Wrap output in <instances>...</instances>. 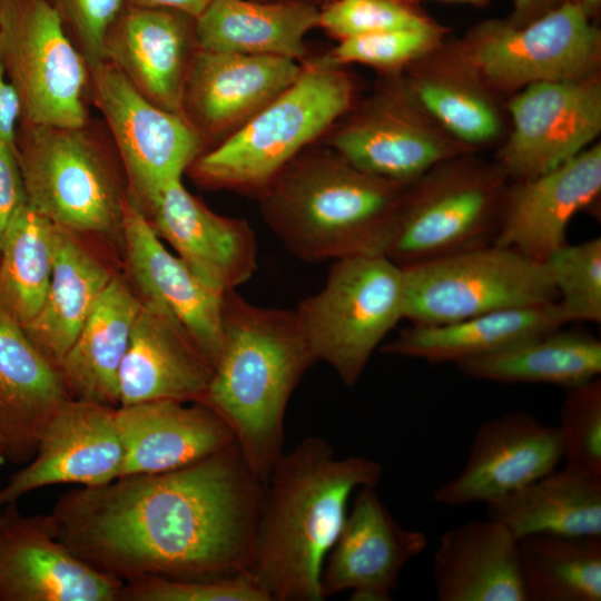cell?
Masks as SVG:
<instances>
[{
	"instance_id": "6da1fadb",
	"label": "cell",
	"mask_w": 601,
	"mask_h": 601,
	"mask_svg": "<svg viewBox=\"0 0 601 601\" xmlns=\"http://www.w3.org/2000/svg\"><path fill=\"white\" fill-rule=\"evenodd\" d=\"M264 489L234 443L177 470L70 491L49 516L70 551L124 583L228 578L252 573Z\"/></svg>"
},
{
	"instance_id": "7a4b0ae2",
	"label": "cell",
	"mask_w": 601,
	"mask_h": 601,
	"mask_svg": "<svg viewBox=\"0 0 601 601\" xmlns=\"http://www.w3.org/2000/svg\"><path fill=\"white\" fill-rule=\"evenodd\" d=\"M383 465L336 457L319 436L284 452L264 489L252 575L270 601H322L321 574L352 493L377 486Z\"/></svg>"
},
{
	"instance_id": "3957f363",
	"label": "cell",
	"mask_w": 601,
	"mask_h": 601,
	"mask_svg": "<svg viewBox=\"0 0 601 601\" xmlns=\"http://www.w3.org/2000/svg\"><path fill=\"white\" fill-rule=\"evenodd\" d=\"M316 363L295 309L224 295L223 342L201 404L230 428L254 475L265 485L284 451L289 398Z\"/></svg>"
},
{
	"instance_id": "277c9868",
	"label": "cell",
	"mask_w": 601,
	"mask_h": 601,
	"mask_svg": "<svg viewBox=\"0 0 601 601\" xmlns=\"http://www.w3.org/2000/svg\"><path fill=\"white\" fill-rule=\"evenodd\" d=\"M365 174L328 148L302 151L258 193L265 223L304 262L387 254L407 187Z\"/></svg>"
},
{
	"instance_id": "5b68a950",
	"label": "cell",
	"mask_w": 601,
	"mask_h": 601,
	"mask_svg": "<svg viewBox=\"0 0 601 601\" xmlns=\"http://www.w3.org/2000/svg\"><path fill=\"white\" fill-rule=\"evenodd\" d=\"M16 154L27 203L76 235L120 234L129 194L101 131L81 126L19 122Z\"/></svg>"
},
{
	"instance_id": "8992f818",
	"label": "cell",
	"mask_w": 601,
	"mask_h": 601,
	"mask_svg": "<svg viewBox=\"0 0 601 601\" xmlns=\"http://www.w3.org/2000/svg\"><path fill=\"white\" fill-rule=\"evenodd\" d=\"M349 78L324 59L190 166L208 187L258 194L348 109Z\"/></svg>"
},
{
	"instance_id": "52a82bcc",
	"label": "cell",
	"mask_w": 601,
	"mask_h": 601,
	"mask_svg": "<svg viewBox=\"0 0 601 601\" xmlns=\"http://www.w3.org/2000/svg\"><path fill=\"white\" fill-rule=\"evenodd\" d=\"M404 269L385 255L334 260L324 286L296 316L316 362L354 386L386 335L404 318Z\"/></svg>"
},
{
	"instance_id": "ba28073f",
	"label": "cell",
	"mask_w": 601,
	"mask_h": 601,
	"mask_svg": "<svg viewBox=\"0 0 601 601\" xmlns=\"http://www.w3.org/2000/svg\"><path fill=\"white\" fill-rule=\"evenodd\" d=\"M404 318L440 325L555 302L545 263L495 244L403 267Z\"/></svg>"
},
{
	"instance_id": "9c48e42d",
	"label": "cell",
	"mask_w": 601,
	"mask_h": 601,
	"mask_svg": "<svg viewBox=\"0 0 601 601\" xmlns=\"http://www.w3.org/2000/svg\"><path fill=\"white\" fill-rule=\"evenodd\" d=\"M0 42L20 122L89 121V66L50 0H0Z\"/></svg>"
},
{
	"instance_id": "30bf717a",
	"label": "cell",
	"mask_w": 601,
	"mask_h": 601,
	"mask_svg": "<svg viewBox=\"0 0 601 601\" xmlns=\"http://www.w3.org/2000/svg\"><path fill=\"white\" fill-rule=\"evenodd\" d=\"M503 176L502 169L447 168L408 190L386 256L405 267L493 244Z\"/></svg>"
},
{
	"instance_id": "8fae6325",
	"label": "cell",
	"mask_w": 601,
	"mask_h": 601,
	"mask_svg": "<svg viewBox=\"0 0 601 601\" xmlns=\"http://www.w3.org/2000/svg\"><path fill=\"white\" fill-rule=\"evenodd\" d=\"M89 70V99L105 119L130 193L144 207L181 179L203 154L204 140L183 116L142 96L111 62Z\"/></svg>"
},
{
	"instance_id": "7c38bea8",
	"label": "cell",
	"mask_w": 601,
	"mask_h": 601,
	"mask_svg": "<svg viewBox=\"0 0 601 601\" xmlns=\"http://www.w3.org/2000/svg\"><path fill=\"white\" fill-rule=\"evenodd\" d=\"M600 32L574 0L514 26L491 20L469 39V59L490 82L520 88L541 81L590 78L600 57Z\"/></svg>"
},
{
	"instance_id": "4fadbf2b",
	"label": "cell",
	"mask_w": 601,
	"mask_h": 601,
	"mask_svg": "<svg viewBox=\"0 0 601 601\" xmlns=\"http://www.w3.org/2000/svg\"><path fill=\"white\" fill-rule=\"evenodd\" d=\"M509 108L513 130L501 151V169L520 180L566 162L601 129V89L592 77L528 85Z\"/></svg>"
},
{
	"instance_id": "5bb4252c",
	"label": "cell",
	"mask_w": 601,
	"mask_h": 601,
	"mask_svg": "<svg viewBox=\"0 0 601 601\" xmlns=\"http://www.w3.org/2000/svg\"><path fill=\"white\" fill-rule=\"evenodd\" d=\"M122 585L59 541L49 515L0 509V601H119Z\"/></svg>"
},
{
	"instance_id": "9a60e30c",
	"label": "cell",
	"mask_w": 601,
	"mask_h": 601,
	"mask_svg": "<svg viewBox=\"0 0 601 601\" xmlns=\"http://www.w3.org/2000/svg\"><path fill=\"white\" fill-rule=\"evenodd\" d=\"M116 408L68 398L49 420L32 459L0 489V509L55 484L99 486L119 477L124 450Z\"/></svg>"
},
{
	"instance_id": "2e32d148",
	"label": "cell",
	"mask_w": 601,
	"mask_h": 601,
	"mask_svg": "<svg viewBox=\"0 0 601 601\" xmlns=\"http://www.w3.org/2000/svg\"><path fill=\"white\" fill-rule=\"evenodd\" d=\"M427 544L424 532L393 518L376 486L361 487L325 559L322 594L349 591L354 601H390L403 568Z\"/></svg>"
},
{
	"instance_id": "e0dca14e",
	"label": "cell",
	"mask_w": 601,
	"mask_h": 601,
	"mask_svg": "<svg viewBox=\"0 0 601 601\" xmlns=\"http://www.w3.org/2000/svg\"><path fill=\"white\" fill-rule=\"evenodd\" d=\"M560 461L556 426L543 424L525 411L509 412L479 426L465 465L432 499L452 508L490 504L555 470Z\"/></svg>"
},
{
	"instance_id": "ac0fdd59",
	"label": "cell",
	"mask_w": 601,
	"mask_h": 601,
	"mask_svg": "<svg viewBox=\"0 0 601 601\" xmlns=\"http://www.w3.org/2000/svg\"><path fill=\"white\" fill-rule=\"evenodd\" d=\"M142 209L157 235L214 290H237L256 273L258 244L249 223L214 213L181 179L162 187Z\"/></svg>"
},
{
	"instance_id": "d6986e66",
	"label": "cell",
	"mask_w": 601,
	"mask_h": 601,
	"mask_svg": "<svg viewBox=\"0 0 601 601\" xmlns=\"http://www.w3.org/2000/svg\"><path fill=\"white\" fill-rule=\"evenodd\" d=\"M296 60L195 50L183 93V116L200 135L227 137L299 76Z\"/></svg>"
},
{
	"instance_id": "ffe728a7",
	"label": "cell",
	"mask_w": 601,
	"mask_h": 601,
	"mask_svg": "<svg viewBox=\"0 0 601 601\" xmlns=\"http://www.w3.org/2000/svg\"><path fill=\"white\" fill-rule=\"evenodd\" d=\"M121 238L140 297L171 314L214 368L221 349L225 294L206 285L164 246L130 190L124 206Z\"/></svg>"
},
{
	"instance_id": "44dd1931",
	"label": "cell",
	"mask_w": 601,
	"mask_h": 601,
	"mask_svg": "<svg viewBox=\"0 0 601 601\" xmlns=\"http://www.w3.org/2000/svg\"><path fill=\"white\" fill-rule=\"evenodd\" d=\"M600 191L601 147L597 145L506 191L493 244L544 263L566 244L571 219Z\"/></svg>"
},
{
	"instance_id": "7402d4cb",
	"label": "cell",
	"mask_w": 601,
	"mask_h": 601,
	"mask_svg": "<svg viewBox=\"0 0 601 601\" xmlns=\"http://www.w3.org/2000/svg\"><path fill=\"white\" fill-rule=\"evenodd\" d=\"M196 48L193 17L127 4L108 30L105 58L152 104L183 116L184 87Z\"/></svg>"
},
{
	"instance_id": "603a6c76",
	"label": "cell",
	"mask_w": 601,
	"mask_h": 601,
	"mask_svg": "<svg viewBox=\"0 0 601 601\" xmlns=\"http://www.w3.org/2000/svg\"><path fill=\"white\" fill-rule=\"evenodd\" d=\"M211 375L210 362L183 325L141 298L119 368V406L160 400L200 403Z\"/></svg>"
},
{
	"instance_id": "cb8c5ba5",
	"label": "cell",
	"mask_w": 601,
	"mask_h": 601,
	"mask_svg": "<svg viewBox=\"0 0 601 601\" xmlns=\"http://www.w3.org/2000/svg\"><path fill=\"white\" fill-rule=\"evenodd\" d=\"M116 421L124 450L119 477L177 470L235 443L223 418L196 402L160 400L118 406Z\"/></svg>"
},
{
	"instance_id": "d4e9b609",
	"label": "cell",
	"mask_w": 601,
	"mask_h": 601,
	"mask_svg": "<svg viewBox=\"0 0 601 601\" xmlns=\"http://www.w3.org/2000/svg\"><path fill=\"white\" fill-rule=\"evenodd\" d=\"M439 601H528L520 540L492 519L444 532L433 554Z\"/></svg>"
},
{
	"instance_id": "484cf974",
	"label": "cell",
	"mask_w": 601,
	"mask_h": 601,
	"mask_svg": "<svg viewBox=\"0 0 601 601\" xmlns=\"http://www.w3.org/2000/svg\"><path fill=\"white\" fill-rule=\"evenodd\" d=\"M68 398L58 370L0 311V436L7 461L32 459L49 420Z\"/></svg>"
},
{
	"instance_id": "4316f807",
	"label": "cell",
	"mask_w": 601,
	"mask_h": 601,
	"mask_svg": "<svg viewBox=\"0 0 601 601\" xmlns=\"http://www.w3.org/2000/svg\"><path fill=\"white\" fill-rule=\"evenodd\" d=\"M568 324L558 302L481 314L440 325H414L382 344L380 352L431 363L489 355Z\"/></svg>"
},
{
	"instance_id": "83f0119b",
	"label": "cell",
	"mask_w": 601,
	"mask_h": 601,
	"mask_svg": "<svg viewBox=\"0 0 601 601\" xmlns=\"http://www.w3.org/2000/svg\"><path fill=\"white\" fill-rule=\"evenodd\" d=\"M319 11L300 1L211 0L194 19L197 49L298 61Z\"/></svg>"
},
{
	"instance_id": "f1b7e54d",
	"label": "cell",
	"mask_w": 601,
	"mask_h": 601,
	"mask_svg": "<svg viewBox=\"0 0 601 601\" xmlns=\"http://www.w3.org/2000/svg\"><path fill=\"white\" fill-rule=\"evenodd\" d=\"M328 148L371 176L412 185L451 155V148L406 111L387 106L333 134Z\"/></svg>"
},
{
	"instance_id": "f546056e",
	"label": "cell",
	"mask_w": 601,
	"mask_h": 601,
	"mask_svg": "<svg viewBox=\"0 0 601 601\" xmlns=\"http://www.w3.org/2000/svg\"><path fill=\"white\" fill-rule=\"evenodd\" d=\"M141 306L112 276L58 367L70 398L118 407V374Z\"/></svg>"
},
{
	"instance_id": "4dcf8cb0",
	"label": "cell",
	"mask_w": 601,
	"mask_h": 601,
	"mask_svg": "<svg viewBox=\"0 0 601 601\" xmlns=\"http://www.w3.org/2000/svg\"><path fill=\"white\" fill-rule=\"evenodd\" d=\"M77 235L56 226L52 275L45 302L23 331L58 370L112 275Z\"/></svg>"
},
{
	"instance_id": "1f68e13d",
	"label": "cell",
	"mask_w": 601,
	"mask_h": 601,
	"mask_svg": "<svg viewBox=\"0 0 601 601\" xmlns=\"http://www.w3.org/2000/svg\"><path fill=\"white\" fill-rule=\"evenodd\" d=\"M487 505L519 540L534 534L601 536V480L553 470Z\"/></svg>"
},
{
	"instance_id": "d6a6232c",
	"label": "cell",
	"mask_w": 601,
	"mask_h": 601,
	"mask_svg": "<svg viewBox=\"0 0 601 601\" xmlns=\"http://www.w3.org/2000/svg\"><path fill=\"white\" fill-rule=\"evenodd\" d=\"M456 366L475 380L570 390L600 376L601 342L591 333L560 327Z\"/></svg>"
},
{
	"instance_id": "836d02e7",
	"label": "cell",
	"mask_w": 601,
	"mask_h": 601,
	"mask_svg": "<svg viewBox=\"0 0 601 601\" xmlns=\"http://www.w3.org/2000/svg\"><path fill=\"white\" fill-rule=\"evenodd\" d=\"M56 226L28 203L11 219L0 246V311L21 326L40 311L49 288Z\"/></svg>"
},
{
	"instance_id": "e575fe53",
	"label": "cell",
	"mask_w": 601,
	"mask_h": 601,
	"mask_svg": "<svg viewBox=\"0 0 601 601\" xmlns=\"http://www.w3.org/2000/svg\"><path fill=\"white\" fill-rule=\"evenodd\" d=\"M520 553L528 601L601 600V536L529 535Z\"/></svg>"
},
{
	"instance_id": "d590c367",
	"label": "cell",
	"mask_w": 601,
	"mask_h": 601,
	"mask_svg": "<svg viewBox=\"0 0 601 601\" xmlns=\"http://www.w3.org/2000/svg\"><path fill=\"white\" fill-rule=\"evenodd\" d=\"M568 323L601 322V238L565 244L545 262Z\"/></svg>"
},
{
	"instance_id": "8d00e7d4",
	"label": "cell",
	"mask_w": 601,
	"mask_h": 601,
	"mask_svg": "<svg viewBox=\"0 0 601 601\" xmlns=\"http://www.w3.org/2000/svg\"><path fill=\"white\" fill-rule=\"evenodd\" d=\"M566 469L601 480V380L568 390L556 426Z\"/></svg>"
},
{
	"instance_id": "74e56055",
	"label": "cell",
	"mask_w": 601,
	"mask_h": 601,
	"mask_svg": "<svg viewBox=\"0 0 601 601\" xmlns=\"http://www.w3.org/2000/svg\"><path fill=\"white\" fill-rule=\"evenodd\" d=\"M416 97L424 109L463 141L484 142L499 130L492 106L462 85L445 80L422 81L416 88Z\"/></svg>"
},
{
	"instance_id": "f35d334b",
	"label": "cell",
	"mask_w": 601,
	"mask_h": 601,
	"mask_svg": "<svg viewBox=\"0 0 601 601\" xmlns=\"http://www.w3.org/2000/svg\"><path fill=\"white\" fill-rule=\"evenodd\" d=\"M119 601H270L252 573L177 580L146 578L125 582Z\"/></svg>"
},
{
	"instance_id": "ab89813d",
	"label": "cell",
	"mask_w": 601,
	"mask_h": 601,
	"mask_svg": "<svg viewBox=\"0 0 601 601\" xmlns=\"http://www.w3.org/2000/svg\"><path fill=\"white\" fill-rule=\"evenodd\" d=\"M439 29L432 24L417 29L381 31L341 40L327 58L331 65L364 63L394 68L417 58L437 41Z\"/></svg>"
},
{
	"instance_id": "60d3db41",
	"label": "cell",
	"mask_w": 601,
	"mask_h": 601,
	"mask_svg": "<svg viewBox=\"0 0 601 601\" xmlns=\"http://www.w3.org/2000/svg\"><path fill=\"white\" fill-rule=\"evenodd\" d=\"M432 24L426 18L397 0H333L328 7L319 11L318 19L319 27L341 40Z\"/></svg>"
},
{
	"instance_id": "b9f144b4",
	"label": "cell",
	"mask_w": 601,
	"mask_h": 601,
	"mask_svg": "<svg viewBox=\"0 0 601 601\" xmlns=\"http://www.w3.org/2000/svg\"><path fill=\"white\" fill-rule=\"evenodd\" d=\"M89 68L105 61L108 30L127 0H50Z\"/></svg>"
},
{
	"instance_id": "7bdbcfd3",
	"label": "cell",
	"mask_w": 601,
	"mask_h": 601,
	"mask_svg": "<svg viewBox=\"0 0 601 601\" xmlns=\"http://www.w3.org/2000/svg\"><path fill=\"white\" fill-rule=\"evenodd\" d=\"M26 203L16 146L0 141V246L11 219Z\"/></svg>"
},
{
	"instance_id": "ee69618b",
	"label": "cell",
	"mask_w": 601,
	"mask_h": 601,
	"mask_svg": "<svg viewBox=\"0 0 601 601\" xmlns=\"http://www.w3.org/2000/svg\"><path fill=\"white\" fill-rule=\"evenodd\" d=\"M20 117V101L8 79L0 42V141L14 146Z\"/></svg>"
},
{
	"instance_id": "f6af8a7d",
	"label": "cell",
	"mask_w": 601,
	"mask_h": 601,
	"mask_svg": "<svg viewBox=\"0 0 601 601\" xmlns=\"http://www.w3.org/2000/svg\"><path fill=\"white\" fill-rule=\"evenodd\" d=\"M570 0H514L509 20L514 26L526 24Z\"/></svg>"
},
{
	"instance_id": "bcb514c9",
	"label": "cell",
	"mask_w": 601,
	"mask_h": 601,
	"mask_svg": "<svg viewBox=\"0 0 601 601\" xmlns=\"http://www.w3.org/2000/svg\"><path fill=\"white\" fill-rule=\"evenodd\" d=\"M211 0H127L129 6L165 8L184 12L194 19Z\"/></svg>"
},
{
	"instance_id": "7dc6e473",
	"label": "cell",
	"mask_w": 601,
	"mask_h": 601,
	"mask_svg": "<svg viewBox=\"0 0 601 601\" xmlns=\"http://www.w3.org/2000/svg\"><path fill=\"white\" fill-rule=\"evenodd\" d=\"M574 1L579 3L589 16L594 13L601 3V0H574Z\"/></svg>"
},
{
	"instance_id": "c3c4849f",
	"label": "cell",
	"mask_w": 601,
	"mask_h": 601,
	"mask_svg": "<svg viewBox=\"0 0 601 601\" xmlns=\"http://www.w3.org/2000/svg\"><path fill=\"white\" fill-rule=\"evenodd\" d=\"M6 461H7L6 449H4L3 441L0 436V466L4 464Z\"/></svg>"
},
{
	"instance_id": "681fc988",
	"label": "cell",
	"mask_w": 601,
	"mask_h": 601,
	"mask_svg": "<svg viewBox=\"0 0 601 601\" xmlns=\"http://www.w3.org/2000/svg\"><path fill=\"white\" fill-rule=\"evenodd\" d=\"M450 1H460V2H469L473 4H482L485 0H450Z\"/></svg>"
},
{
	"instance_id": "f907efd6",
	"label": "cell",
	"mask_w": 601,
	"mask_h": 601,
	"mask_svg": "<svg viewBox=\"0 0 601 601\" xmlns=\"http://www.w3.org/2000/svg\"><path fill=\"white\" fill-rule=\"evenodd\" d=\"M328 1H333V0H328Z\"/></svg>"
}]
</instances>
